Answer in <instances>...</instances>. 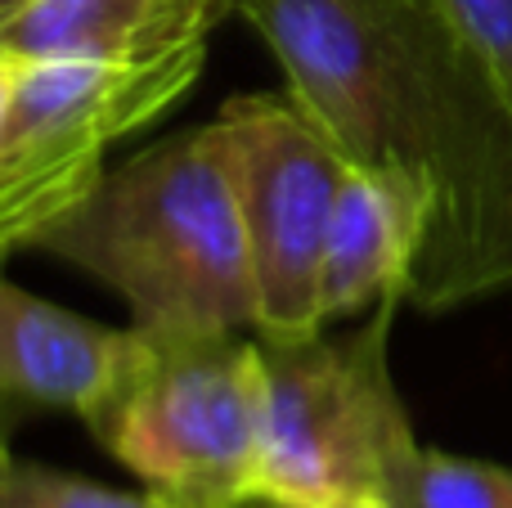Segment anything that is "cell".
<instances>
[{
    "label": "cell",
    "mask_w": 512,
    "mask_h": 508,
    "mask_svg": "<svg viewBox=\"0 0 512 508\" xmlns=\"http://www.w3.org/2000/svg\"><path fill=\"white\" fill-rule=\"evenodd\" d=\"M355 171L423 203L405 302L427 315L512 284V104L441 0H221Z\"/></svg>",
    "instance_id": "1"
},
{
    "label": "cell",
    "mask_w": 512,
    "mask_h": 508,
    "mask_svg": "<svg viewBox=\"0 0 512 508\" xmlns=\"http://www.w3.org/2000/svg\"><path fill=\"white\" fill-rule=\"evenodd\" d=\"M41 252L95 275L140 329L256 333V284L221 117L104 171Z\"/></svg>",
    "instance_id": "2"
},
{
    "label": "cell",
    "mask_w": 512,
    "mask_h": 508,
    "mask_svg": "<svg viewBox=\"0 0 512 508\" xmlns=\"http://www.w3.org/2000/svg\"><path fill=\"white\" fill-rule=\"evenodd\" d=\"M81 423L171 508H230L261 486L265 365L256 333L131 324Z\"/></svg>",
    "instance_id": "3"
},
{
    "label": "cell",
    "mask_w": 512,
    "mask_h": 508,
    "mask_svg": "<svg viewBox=\"0 0 512 508\" xmlns=\"http://www.w3.org/2000/svg\"><path fill=\"white\" fill-rule=\"evenodd\" d=\"M387 297L351 333L256 338L265 365V455L256 491L328 508L337 500H405L418 437L391 383L387 342L396 306Z\"/></svg>",
    "instance_id": "4"
},
{
    "label": "cell",
    "mask_w": 512,
    "mask_h": 508,
    "mask_svg": "<svg viewBox=\"0 0 512 508\" xmlns=\"http://www.w3.org/2000/svg\"><path fill=\"white\" fill-rule=\"evenodd\" d=\"M207 41L158 59H41L18 68L0 126V252L36 248L104 180L117 140L194 90Z\"/></svg>",
    "instance_id": "5"
},
{
    "label": "cell",
    "mask_w": 512,
    "mask_h": 508,
    "mask_svg": "<svg viewBox=\"0 0 512 508\" xmlns=\"http://www.w3.org/2000/svg\"><path fill=\"white\" fill-rule=\"evenodd\" d=\"M256 284V338H306L319 315V266L351 162L306 108L283 95H234L221 108Z\"/></svg>",
    "instance_id": "6"
},
{
    "label": "cell",
    "mask_w": 512,
    "mask_h": 508,
    "mask_svg": "<svg viewBox=\"0 0 512 508\" xmlns=\"http://www.w3.org/2000/svg\"><path fill=\"white\" fill-rule=\"evenodd\" d=\"M126 329L45 302L5 275L0 252V450L27 419L86 414L113 374Z\"/></svg>",
    "instance_id": "7"
},
{
    "label": "cell",
    "mask_w": 512,
    "mask_h": 508,
    "mask_svg": "<svg viewBox=\"0 0 512 508\" xmlns=\"http://www.w3.org/2000/svg\"><path fill=\"white\" fill-rule=\"evenodd\" d=\"M221 0H27L0 18V50L41 59H158L207 41Z\"/></svg>",
    "instance_id": "8"
},
{
    "label": "cell",
    "mask_w": 512,
    "mask_h": 508,
    "mask_svg": "<svg viewBox=\"0 0 512 508\" xmlns=\"http://www.w3.org/2000/svg\"><path fill=\"white\" fill-rule=\"evenodd\" d=\"M418 243H423V203L396 180L351 167L337 194L324 266H319L324 324L378 306L387 297H405Z\"/></svg>",
    "instance_id": "9"
},
{
    "label": "cell",
    "mask_w": 512,
    "mask_h": 508,
    "mask_svg": "<svg viewBox=\"0 0 512 508\" xmlns=\"http://www.w3.org/2000/svg\"><path fill=\"white\" fill-rule=\"evenodd\" d=\"M400 508H512V468L423 446Z\"/></svg>",
    "instance_id": "10"
},
{
    "label": "cell",
    "mask_w": 512,
    "mask_h": 508,
    "mask_svg": "<svg viewBox=\"0 0 512 508\" xmlns=\"http://www.w3.org/2000/svg\"><path fill=\"white\" fill-rule=\"evenodd\" d=\"M0 508H171L153 491H117L81 473L0 450Z\"/></svg>",
    "instance_id": "11"
},
{
    "label": "cell",
    "mask_w": 512,
    "mask_h": 508,
    "mask_svg": "<svg viewBox=\"0 0 512 508\" xmlns=\"http://www.w3.org/2000/svg\"><path fill=\"white\" fill-rule=\"evenodd\" d=\"M512 104V0H441Z\"/></svg>",
    "instance_id": "12"
},
{
    "label": "cell",
    "mask_w": 512,
    "mask_h": 508,
    "mask_svg": "<svg viewBox=\"0 0 512 508\" xmlns=\"http://www.w3.org/2000/svg\"><path fill=\"white\" fill-rule=\"evenodd\" d=\"M18 68H23V63H18V59H9V54L0 50V126H5V117H9V104H14Z\"/></svg>",
    "instance_id": "13"
},
{
    "label": "cell",
    "mask_w": 512,
    "mask_h": 508,
    "mask_svg": "<svg viewBox=\"0 0 512 508\" xmlns=\"http://www.w3.org/2000/svg\"><path fill=\"white\" fill-rule=\"evenodd\" d=\"M230 508H310V504H297V500L274 495V491H248V495H239Z\"/></svg>",
    "instance_id": "14"
},
{
    "label": "cell",
    "mask_w": 512,
    "mask_h": 508,
    "mask_svg": "<svg viewBox=\"0 0 512 508\" xmlns=\"http://www.w3.org/2000/svg\"><path fill=\"white\" fill-rule=\"evenodd\" d=\"M328 508H396V504L373 500V495H360V500H337V504H328Z\"/></svg>",
    "instance_id": "15"
},
{
    "label": "cell",
    "mask_w": 512,
    "mask_h": 508,
    "mask_svg": "<svg viewBox=\"0 0 512 508\" xmlns=\"http://www.w3.org/2000/svg\"><path fill=\"white\" fill-rule=\"evenodd\" d=\"M18 5H27V0H0V18H5V14H14Z\"/></svg>",
    "instance_id": "16"
}]
</instances>
